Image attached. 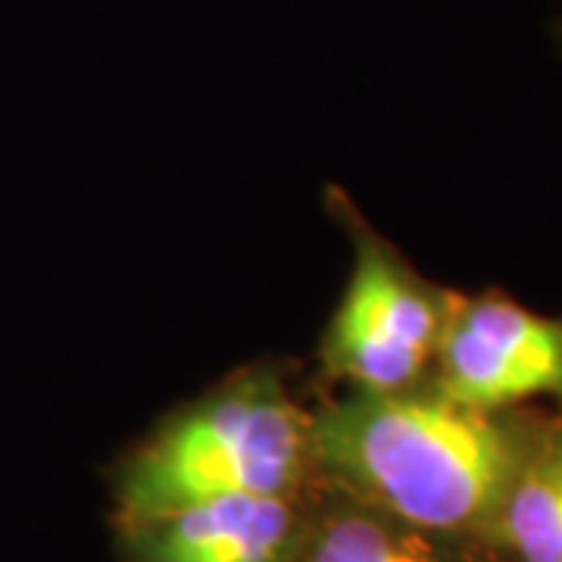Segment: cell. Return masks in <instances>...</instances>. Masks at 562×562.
<instances>
[{
	"label": "cell",
	"mask_w": 562,
	"mask_h": 562,
	"mask_svg": "<svg viewBox=\"0 0 562 562\" xmlns=\"http://www.w3.org/2000/svg\"><path fill=\"white\" fill-rule=\"evenodd\" d=\"M525 457L506 425L441 391H350L310 416V462L422 535L494 525Z\"/></svg>",
	"instance_id": "1"
},
{
	"label": "cell",
	"mask_w": 562,
	"mask_h": 562,
	"mask_svg": "<svg viewBox=\"0 0 562 562\" xmlns=\"http://www.w3.org/2000/svg\"><path fill=\"white\" fill-rule=\"evenodd\" d=\"M310 465V416L254 369L184 406L125 460L122 528L225 497H291Z\"/></svg>",
	"instance_id": "2"
},
{
	"label": "cell",
	"mask_w": 562,
	"mask_h": 562,
	"mask_svg": "<svg viewBox=\"0 0 562 562\" xmlns=\"http://www.w3.org/2000/svg\"><path fill=\"white\" fill-rule=\"evenodd\" d=\"M353 269L322 341V362L350 391L416 387L441 344L450 297L435 294L372 232L353 225Z\"/></svg>",
	"instance_id": "3"
},
{
	"label": "cell",
	"mask_w": 562,
	"mask_h": 562,
	"mask_svg": "<svg viewBox=\"0 0 562 562\" xmlns=\"http://www.w3.org/2000/svg\"><path fill=\"white\" fill-rule=\"evenodd\" d=\"M435 357L443 397L482 413L562 397V322L503 297L450 301Z\"/></svg>",
	"instance_id": "4"
},
{
	"label": "cell",
	"mask_w": 562,
	"mask_h": 562,
	"mask_svg": "<svg viewBox=\"0 0 562 562\" xmlns=\"http://www.w3.org/2000/svg\"><path fill=\"white\" fill-rule=\"evenodd\" d=\"M291 497H225L125 528L132 562H288L301 538Z\"/></svg>",
	"instance_id": "5"
},
{
	"label": "cell",
	"mask_w": 562,
	"mask_h": 562,
	"mask_svg": "<svg viewBox=\"0 0 562 562\" xmlns=\"http://www.w3.org/2000/svg\"><path fill=\"white\" fill-rule=\"evenodd\" d=\"M288 562H441L425 535L360 501L325 509Z\"/></svg>",
	"instance_id": "6"
},
{
	"label": "cell",
	"mask_w": 562,
	"mask_h": 562,
	"mask_svg": "<svg viewBox=\"0 0 562 562\" xmlns=\"http://www.w3.org/2000/svg\"><path fill=\"white\" fill-rule=\"evenodd\" d=\"M494 528L519 562H562V443L525 457Z\"/></svg>",
	"instance_id": "7"
}]
</instances>
